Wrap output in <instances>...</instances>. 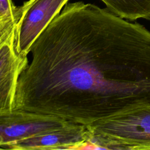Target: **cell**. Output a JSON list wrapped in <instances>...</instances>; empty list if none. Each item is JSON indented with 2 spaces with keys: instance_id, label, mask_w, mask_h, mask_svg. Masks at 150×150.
<instances>
[{
  "instance_id": "cell-1",
  "label": "cell",
  "mask_w": 150,
  "mask_h": 150,
  "mask_svg": "<svg viewBox=\"0 0 150 150\" xmlns=\"http://www.w3.org/2000/svg\"><path fill=\"white\" fill-rule=\"evenodd\" d=\"M96 149L150 150V105L133 108L87 125Z\"/></svg>"
},
{
  "instance_id": "cell-8",
  "label": "cell",
  "mask_w": 150,
  "mask_h": 150,
  "mask_svg": "<svg viewBox=\"0 0 150 150\" xmlns=\"http://www.w3.org/2000/svg\"><path fill=\"white\" fill-rule=\"evenodd\" d=\"M16 25L0 28V49L15 34Z\"/></svg>"
},
{
  "instance_id": "cell-3",
  "label": "cell",
  "mask_w": 150,
  "mask_h": 150,
  "mask_svg": "<svg viewBox=\"0 0 150 150\" xmlns=\"http://www.w3.org/2000/svg\"><path fill=\"white\" fill-rule=\"evenodd\" d=\"M69 0H29L19 6L14 45L18 54L28 56L32 45Z\"/></svg>"
},
{
  "instance_id": "cell-7",
  "label": "cell",
  "mask_w": 150,
  "mask_h": 150,
  "mask_svg": "<svg viewBox=\"0 0 150 150\" xmlns=\"http://www.w3.org/2000/svg\"><path fill=\"white\" fill-rule=\"evenodd\" d=\"M19 18V6L12 0H0V28L16 24Z\"/></svg>"
},
{
  "instance_id": "cell-6",
  "label": "cell",
  "mask_w": 150,
  "mask_h": 150,
  "mask_svg": "<svg viewBox=\"0 0 150 150\" xmlns=\"http://www.w3.org/2000/svg\"><path fill=\"white\" fill-rule=\"evenodd\" d=\"M106 8L118 16L131 21H150V0H101Z\"/></svg>"
},
{
  "instance_id": "cell-4",
  "label": "cell",
  "mask_w": 150,
  "mask_h": 150,
  "mask_svg": "<svg viewBox=\"0 0 150 150\" xmlns=\"http://www.w3.org/2000/svg\"><path fill=\"white\" fill-rule=\"evenodd\" d=\"M91 132L86 125L73 123L63 128L28 137L10 144L7 149H71L77 150L88 141Z\"/></svg>"
},
{
  "instance_id": "cell-5",
  "label": "cell",
  "mask_w": 150,
  "mask_h": 150,
  "mask_svg": "<svg viewBox=\"0 0 150 150\" xmlns=\"http://www.w3.org/2000/svg\"><path fill=\"white\" fill-rule=\"evenodd\" d=\"M15 35L0 49V111L13 110L18 81L28 63L15 49Z\"/></svg>"
},
{
  "instance_id": "cell-2",
  "label": "cell",
  "mask_w": 150,
  "mask_h": 150,
  "mask_svg": "<svg viewBox=\"0 0 150 150\" xmlns=\"http://www.w3.org/2000/svg\"><path fill=\"white\" fill-rule=\"evenodd\" d=\"M73 122L20 110L0 111V149L23 139L63 128Z\"/></svg>"
}]
</instances>
